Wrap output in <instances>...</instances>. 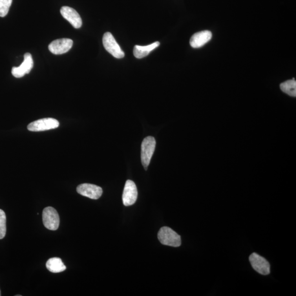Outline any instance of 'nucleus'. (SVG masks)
Masks as SVG:
<instances>
[{"label":"nucleus","mask_w":296,"mask_h":296,"mask_svg":"<svg viewBox=\"0 0 296 296\" xmlns=\"http://www.w3.org/2000/svg\"><path fill=\"white\" fill-rule=\"evenodd\" d=\"M103 43L105 49L115 58L121 59L124 57V52L122 51L111 33L107 32L104 34Z\"/></svg>","instance_id":"20e7f679"},{"label":"nucleus","mask_w":296,"mask_h":296,"mask_svg":"<svg viewBox=\"0 0 296 296\" xmlns=\"http://www.w3.org/2000/svg\"><path fill=\"white\" fill-rule=\"evenodd\" d=\"M77 191L80 195L95 200L99 199L103 194V190L101 187L88 183L79 185Z\"/></svg>","instance_id":"1a4fd4ad"},{"label":"nucleus","mask_w":296,"mask_h":296,"mask_svg":"<svg viewBox=\"0 0 296 296\" xmlns=\"http://www.w3.org/2000/svg\"><path fill=\"white\" fill-rule=\"evenodd\" d=\"M158 237L163 245L175 247L181 245L180 236L169 227H162L158 233Z\"/></svg>","instance_id":"f03ea898"},{"label":"nucleus","mask_w":296,"mask_h":296,"mask_svg":"<svg viewBox=\"0 0 296 296\" xmlns=\"http://www.w3.org/2000/svg\"><path fill=\"white\" fill-rule=\"evenodd\" d=\"M6 233V216L4 212L0 209V239H2Z\"/></svg>","instance_id":"dca6fc26"},{"label":"nucleus","mask_w":296,"mask_h":296,"mask_svg":"<svg viewBox=\"0 0 296 296\" xmlns=\"http://www.w3.org/2000/svg\"><path fill=\"white\" fill-rule=\"evenodd\" d=\"M156 147V140L153 137L148 136L143 140L141 145V161L147 170Z\"/></svg>","instance_id":"f257e3e1"},{"label":"nucleus","mask_w":296,"mask_h":296,"mask_svg":"<svg viewBox=\"0 0 296 296\" xmlns=\"http://www.w3.org/2000/svg\"><path fill=\"white\" fill-rule=\"evenodd\" d=\"M60 13L66 20H67L75 29L81 27L82 24L80 16L74 8L63 6L60 9Z\"/></svg>","instance_id":"9b49d317"},{"label":"nucleus","mask_w":296,"mask_h":296,"mask_svg":"<svg viewBox=\"0 0 296 296\" xmlns=\"http://www.w3.org/2000/svg\"><path fill=\"white\" fill-rule=\"evenodd\" d=\"M12 0H0V17L7 16L11 6Z\"/></svg>","instance_id":"f3484780"},{"label":"nucleus","mask_w":296,"mask_h":296,"mask_svg":"<svg viewBox=\"0 0 296 296\" xmlns=\"http://www.w3.org/2000/svg\"><path fill=\"white\" fill-rule=\"evenodd\" d=\"M46 266L48 271L54 273L62 272L67 268L62 260L58 257H54L48 259Z\"/></svg>","instance_id":"4468645a"},{"label":"nucleus","mask_w":296,"mask_h":296,"mask_svg":"<svg viewBox=\"0 0 296 296\" xmlns=\"http://www.w3.org/2000/svg\"><path fill=\"white\" fill-rule=\"evenodd\" d=\"M249 260L252 267L260 275L267 276L270 274V264L262 256L256 253L252 254L250 256Z\"/></svg>","instance_id":"423d86ee"},{"label":"nucleus","mask_w":296,"mask_h":296,"mask_svg":"<svg viewBox=\"0 0 296 296\" xmlns=\"http://www.w3.org/2000/svg\"><path fill=\"white\" fill-rule=\"evenodd\" d=\"M159 45H160V42H154L151 45L146 46L136 45L134 47V55L137 59H143L144 57L147 56L150 52L156 49Z\"/></svg>","instance_id":"ddd939ff"},{"label":"nucleus","mask_w":296,"mask_h":296,"mask_svg":"<svg viewBox=\"0 0 296 296\" xmlns=\"http://www.w3.org/2000/svg\"><path fill=\"white\" fill-rule=\"evenodd\" d=\"M34 66V61L32 55L26 53L24 56L23 63L19 67H13L12 74L13 77L17 78L23 77L26 74H29Z\"/></svg>","instance_id":"9d476101"},{"label":"nucleus","mask_w":296,"mask_h":296,"mask_svg":"<svg viewBox=\"0 0 296 296\" xmlns=\"http://www.w3.org/2000/svg\"><path fill=\"white\" fill-rule=\"evenodd\" d=\"M1 291H0V296H1Z\"/></svg>","instance_id":"a211bd4d"},{"label":"nucleus","mask_w":296,"mask_h":296,"mask_svg":"<svg viewBox=\"0 0 296 296\" xmlns=\"http://www.w3.org/2000/svg\"><path fill=\"white\" fill-rule=\"evenodd\" d=\"M73 45L72 39L67 38L57 39L48 46V49L54 55H62L68 52Z\"/></svg>","instance_id":"6e6552de"},{"label":"nucleus","mask_w":296,"mask_h":296,"mask_svg":"<svg viewBox=\"0 0 296 296\" xmlns=\"http://www.w3.org/2000/svg\"><path fill=\"white\" fill-rule=\"evenodd\" d=\"M59 122L54 118H45L31 122L28 126L30 131L39 132L57 129Z\"/></svg>","instance_id":"39448f33"},{"label":"nucleus","mask_w":296,"mask_h":296,"mask_svg":"<svg viewBox=\"0 0 296 296\" xmlns=\"http://www.w3.org/2000/svg\"><path fill=\"white\" fill-rule=\"evenodd\" d=\"M212 37L213 35L210 31H201L193 35L190 39V45L195 48L201 47L211 40Z\"/></svg>","instance_id":"f8f14e48"},{"label":"nucleus","mask_w":296,"mask_h":296,"mask_svg":"<svg viewBox=\"0 0 296 296\" xmlns=\"http://www.w3.org/2000/svg\"><path fill=\"white\" fill-rule=\"evenodd\" d=\"M280 88L282 92L291 97L296 96V82L295 78L280 84Z\"/></svg>","instance_id":"2eb2a0df"},{"label":"nucleus","mask_w":296,"mask_h":296,"mask_svg":"<svg viewBox=\"0 0 296 296\" xmlns=\"http://www.w3.org/2000/svg\"><path fill=\"white\" fill-rule=\"evenodd\" d=\"M42 220L45 227L51 231H56L59 226V216L54 207H47L44 209Z\"/></svg>","instance_id":"7ed1b4c3"},{"label":"nucleus","mask_w":296,"mask_h":296,"mask_svg":"<svg viewBox=\"0 0 296 296\" xmlns=\"http://www.w3.org/2000/svg\"><path fill=\"white\" fill-rule=\"evenodd\" d=\"M138 197V188L136 185L131 180L126 181L122 195L123 205L129 206L134 205Z\"/></svg>","instance_id":"0eeeda50"}]
</instances>
